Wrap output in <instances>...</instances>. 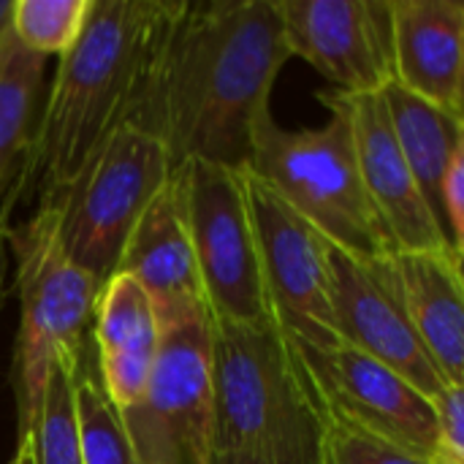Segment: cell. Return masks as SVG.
Returning <instances> with one entry per match:
<instances>
[{"instance_id":"cell-31","label":"cell","mask_w":464,"mask_h":464,"mask_svg":"<svg viewBox=\"0 0 464 464\" xmlns=\"http://www.w3.org/2000/svg\"><path fill=\"white\" fill-rule=\"evenodd\" d=\"M454 266H457V275H459L464 288V250H454Z\"/></svg>"},{"instance_id":"cell-22","label":"cell","mask_w":464,"mask_h":464,"mask_svg":"<svg viewBox=\"0 0 464 464\" xmlns=\"http://www.w3.org/2000/svg\"><path fill=\"white\" fill-rule=\"evenodd\" d=\"M92 0H11V35L30 52L63 57L82 35Z\"/></svg>"},{"instance_id":"cell-29","label":"cell","mask_w":464,"mask_h":464,"mask_svg":"<svg viewBox=\"0 0 464 464\" xmlns=\"http://www.w3.org/2000/svg\"><path fill=\"white\" fill-rule=\"evenodd\" d=\"M218 464H266V462L253 459V457H242V454H223V457H218Z\"/></svg>"},{"instance_id":"cell-19","label":"cell","mask_w":464,"mask_h":464,"mask_svg":"<svg viewBox=\"0 0 464 464\" xmlns=\"http://www.w3.org/2000/svg\"><path fill=\"white\" fill-rule=\"evenodd\" d=\"M46 57L24 49L8 30L0 46V226H5V201L27 169L44 109Z\"/></svg>"},{"instance_id":"cell-4","label":"cell","mask_w":464,"mask_h":464,"mask_svg":"<svg viewBox=\"0 0 464 464\" xmlns=\"http://www.w3.org/2000/svg\"><path fill=\"white\" fill-rule=\"evenodd\" d=\"M247 169L334 247L375 264L397 250L362 182L351 128L329 111L324 128H283L266 114L253 136Z\"/></svg>"},{"instance_id":"cell-12","label":"cell","mask_w":464,"mask_h":464,"mask_svg":"<svg viewBox=\"0 0 464 464\" xmlns=\"http://www.w3.org/2000/svg\"><path fill=\"white\" fill-rule=\"evenodd\" d=\"M291 57L340 92H378L394 79L392 0H277Z\"/></svg>"},{"instance_id":"cell-27","label":"cell","mask_w":464,"mask_h":464,"mask_svg":"<svg viewBox=\"0 0 464 464\" xmlns=\"http://www.w3.org/2000/svg\"><path fill=\"white\" fill-rule=\"evenodd\" d=\"M8 464H35L33 443H30V438H27V435H24V438H19L16 451H14V457L8 459Z\"/></svg>"},{"instance_id":"cell-23","label":"cell","mask_w":464,"mask_h":464,"mask_svg":"<svg viewBox=\"0 0 464 464\" xmlns=\"http://www.w3.org/2000/svg\"><path fill=\"white\" fill-rule=\"evenodd\" d=\"M318 464H435V459H427L381 435H372L324 405V438Z\"/></svg>"},{"instance_id":"cell-6","label":"cell","mask_w":464,"mask_h":464,"mask_svg":"<svg viewBox=\"0 0 464 464\" xmlns=\"http://www.w3.org/2000/svg\"><path fill=\"white\" fill-rule=\"evenodd\" d=\"M174 163L166 144L133 125L120 128L87 166L54 196L44 198L65 256L106 283L144 209L169 185Z\"/></svg>"},{"instance_id":"cell-1","label":"cell","mask_w":464,"mask_h":464,"mask_svg":"<svg viewBox=\"0 0 464 464\" xmlns=\"http://www.w3.org/2000/svg\"><path fill=\"white\" fill-rule=\"evenodd\" d=\"M288 60L277 0L185 3L130 125L158 136L174 169H245Z\"/></svg>"},{"instance_id":"cell-15","label":"cell","mask_w":464,"mask_h":464,"mask_svg":"<svg viewBox=\"0 0 464 464\" xmlns=\"http://www.w3.org/2000/svg\"><path fill=\"white\" fill-rule=\"evenodd\" d=\"M160 321L141 285L122 272L111 275L98 296L92 337L101 386L120 413L141 402L160 351Z\"/></svg>"},{"instance_id":"cell-20","label":"cell","mask_w":464,"mask_h":464,"mask_svg":"<svg viewBox=\"0 0 464 464\" xmlns=\"http://www.w3.org/2000/svg\"><path fill=\"white\" fill-rule=\"evenodd\" d=\"M76 375L79 370H71L65 364H54L49 372L44 402L35 413L33 427L24 432L33 443L35 464H82Z\"/></svg>"},{"instance_id":"cell-16","label":"cell","mask_w":464,"mask_h":464,"mask_svg":"<svg viewBox=\"0 0 464 464\" xmlns=\"http://www.w3.org/2000/svg\"><path fill=\"white\" fill-rule=\"evenodd\" d=\"M394 82L457 109L464 68L462 0H392Z\"/></svg>"},{"instance_id":"cell-14","label":"cell","mask_w":464,"mask_h":464,"mask_svg":"<svg viewBox=\"0 0 464 464\" xmlns=\"http://www.w3.org/2000/svg\"><path fill=\"white\" fill-rule=\"evenodd\" d=\"M117 272L141 285L155 307L160 329L207 313L177 174H171L169 185L144 209L122 250Z\"/></svg>"},{"instance_id":"cell-18","label":"cell","mask_w":464,"mask_h":464,"mask_svg":"<svg viewBox=\"0 0 464 464\" xmlns=\"http://www.w3.org/2000/svg\"><path fill=\"white\" fill-rule=\"evenodd\" d=\"M378 92L386 103L394 139H397L424 198L430 201L432 212L449 231L443 188H446V177H449L464 122L457 117V111L443 109V106L405 90L394 79L386 82Z\"/></svg>"},{"instance_id":"cell-26","label":"cell","mask_w":464,"mask_h":464,"mask_svg":"<svg viewBox=\"0 0 464 464\" xmlns=\"http://www.w3.org/2000/svg\"><path fill=\"white\" fill-rule=\"evenodd\" d=\"M8 242H5V226H0V313L5 304V277H8Z\"/></svg>"},{"instance_id":"cell-32","label":"cell","mask_w":464,"mask_h":464,"mask_svg":"<svg viewBox=\"0 0 464 464\" xmlns=\"http://www.w3.org/2000/svg\"><path fill=\"white\" fill-rule=\"evenodd\" d=\"M435 464H454V462H449V459H440V457H438V459H435Z\"/></svg>"},{"instance_id":"cell-30","label":"cell","mask_w":464,"mask_h":464,"mask_svg":"<svg viewBox=\"0 0 464 464\" xmlns=\"http://www.w3.org/2000/svg\"><path fill=\"white\" fill-rule=\"evenodd\" d=\"M457 117L464 122V68H462V82H459V95H457Z\"/></svg>"},{"instance_id":"cell-13","label":"cell","mask_w":464,"mask_h":464,"mask_svg":"<svg viewBox=\"0 0 464 464\" xmlns=\"http://www.w3.org/2000/svg\"><path fill=\"white\" fill-rule=\"evenodd\" d=\"M318 101L345 117L367 196L400 253L454 247L449 231L424 198L389 122L381 92H318Z\"/></svg>"},{"instance_id":"cell-21","label":"cell","mask_w":464,"mask_h":464,"mask_svg":"<svg viewBox=\"0 0 464 464\" xmlns=\"http://www.w3.org/2000/svg\"><path fill=\"white\" fill-rule=\"evenodd\" d=\"M76 416L82 464H139L122 413L106 397L98 372L87 364V356L76 375Z\"/></svg>"},{"instance_id":"cell-25","label":"cell","mask_w":464,"mask_h":464,"mask_svg":"<svg viewBox=\"0 0 464 464\" xmlns=\"http://www.w3.org/2000/svg\"><path fill=\"white\" fill-rule=\"evenodd\" d=\"M443 201H446V226H449L451 245L454 250H464V125L446 177Z\"/></svg>"},{"instance_id":"cell-2","label":"cell","mask_w":464,"mask_h":464,"mask_svg":"<svg viewBox=\"0 0 464 464\" xmlns=\"http://www.w3.org/2000/svg\"><path fill=\"white\" fill-rule=\"evenodd\" d=\"M182 11V0H92L79 41L57 63L16 193L33 185L41 201L54 196L130 125Z\"/></svg>"},{"instance_id":"cell-5","label":"cell","mask_w":464,"mask_h":464,"mask_svg":"<svg viewBox=\"0 0 464 464\" xmlns=\"http://www.w3.org/2000/svg\"><path fill=\"white\" fill-rule=\"evenodd\" d=\"M5 242L16 261L19 334L11 381L19 435H24L44 402L52 367H82L87 326L95 321L103 283L65 256L46 207H38L22 226L5 223Z\"/></svg>"},{"instance_id":"cell-11","label":"cell","mask_w":464,"mask_h":464,"mask_svg":"<svg viewBox=\"0 0 464 464\" xmlns=\"http://www.w3.org/2000/svg\"><path fill=\"white\" fill-rule=\"evenodd\" d=\"M392 258L367 264L332 245L334 337L378 359L435 402L446 383L405 313Z\"/></svg>"},{"instance_id":"cell-17","label":"cell","mask_w":464,"mask_h":464,"mask_svg":"<svg viewBox=\"0 0 464 464\" xmlns=\"http://www.w3.org/2000/svg\"><path fill=\"white\" fill-rule=\"evenodd\" d=\"M405 313L446 386H464V288L454 247L392 258Z\"/></svg>"},{"instance_id":"cell-24","label":"cell","mask_w":464,"mask_h":464,"mask_svg":"<svg viewBox=\"0 0 464 464\" xmlns=\"http://www.w3.org/2000/svg\"><path fill=\"white\" fill-rule=\"evenodd\" d=\"M438 457L464 464V386H446L435 400Z\"/></svg>"},{"instance_id":"cell-7","label":"cell","mask_w":464,"mask_h":464,"mask_svg":"<svg viewBox=\"0 0 464 464\" xmlns=\"http://www.w3.org/2000/svg\"><path fill=\"white\" fill-rule=\"evenodd\" d=\"M196 266L212 321L237 326L275 324L242 169L188 160L174 169Z\"/></svg>"},{"instance_id":"cell-8","label":"cell","mask_w":464,"mask_h":464,"mask_svg":"<svg viewBox=\"0 0 464 464\" xmlns=\"http://www.w3.org/2000/svg\"><path fill=\"white\" fill-rule=\"evenodd\" d=\"M122 421L139 464H218L209 310L163 329L150 386Z\"/></svg>"},{"instance_id":"cell-28","label":"cell","mask_w":464,"mask_h":464,"mask_svg":"<svg viewBox=\"0 0 464 464\" xmlns=\"http://www.w3.org/2000/svg\"><path fill=\"white\" fill-rule=\"evenodd\" d=\"M11 30V0H0V46Z\"/></svg>"},{"instance_id":"cell-3","label":"cell","mask_w":464,"mask_h":464,"mask_svg":"<svg viewBox=\"0 0 464 464\" xmlns=\"http://www.w3.org/2000/svg\"><path fill=\"white\" fill-rule=\"evenodd\" d=\"M212 378L218 457L318 464L324 402L296 345L277 324L212 321Z\"/></svg>"},{"instance_id":"cell-9","label":"cell","mask_w":464,"mask_h":464,"mask_svg":"<svg viewBox=\"0 0 464 464\" xmlns=\"http://www.w3.org/2000/svg\"><path fill=\"white\" fill-rule=\"evenodd\" d=\"M242 182L256 228L266 299L277 329L302 348H332V242L247 166Z\"/></svg>"},{"instance_id":"cell-10","label":"cell","mask_w":464,"mask_h":464,"mask_svg":"<svg viewBox=\"0 0 464 464\" xmlns=\"http://www.w3.org/2000/svg\"><path fill=\"white\" fill-rule=\"evenodd\" d=\"M324 405L351 424L427 459H438V413L413 383L351 348L296 345Z\"/></svg>"}]
</instances>
